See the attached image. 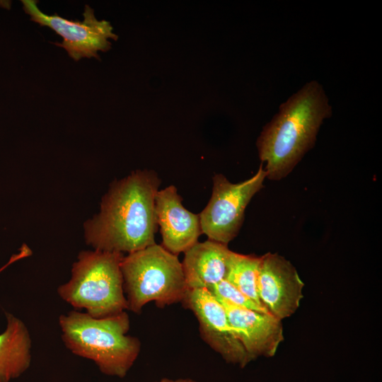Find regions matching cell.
<instances>
[{
    "instance_id": "2",
    "label": "cell",
    "mask_w": 382,
    "mask_h": 382,
    "mask_svg": "<svg viewBox=\"0 0 382 382\" xmlns=\"http://www.w3.org/2000/svg\"><path fill=\"white\" fill-rule=\"evenodd\" d=\"M332 109L322 86L315 81L304 85L279 107V112L263 128L257 141L267 178L279 180L289 175L316 137Z\"/></svg>"
},
{
    "instance_id": "8",
    "label": "cell",
    "mask_w": 382,
    "mask_h": 382,
    "mask_svg": "<svg viewBox=\"0 0 382 382\" xmlns=\"http://www.w3.org/2000/svg\"><path fill=\"white\" fill-rule=\"evenodd\" d=\"M182 302L197 319L202 340L226 362L244 368L251 361L237 338L224 306L208 289L187 290Z\"/></svg>"
},
{
    "instance_id": "5",
    "label": "cell",
    "mask_w": 382,
    "mask_h": 382,
    "mask_svg": "<svg viewBox=\"0 0 382 382\" xmlns=\"http://www.w3.org/2000/svg\"><path fill=\"white\" fill-rule=\"evenodd\" d=\"M120 267L127 310L134 313L151 301L159 308L183 301L187 291L178 255L161 245L128 253Z\"/></svg>"
},
{
    "instance_id": "3",
    "label": "cell",
    "mask_w": 382,
    "mask_h": 382,
    "mask_svg": "<svg viewBox=\"0 0 382 382\" xmlns=\"http://www.w3.org/2000/svg\"><path fill=\"white\" fill-rule=\"evenodd\" d=\"M62 338L74 354L93 361L104 374L124 378L141 351V342L127 335L126 311L103 318L71 311L59 317Z\"/></svg>"
},
{
    "instance_id": "10",
    "label": "cell",
    "mask_w": 382,
    "mask_h": 382,
    "mask_svg": "<svg viewBox=\"0 0 382 382\" xmlns=\"http://www.w3.org/2000/svg\"><path fill=\"white\" fill-rule=\"evenodd\" d=\"M155 209L162 238L161 245L164 248L178 255L198 242L202 233L199 215L183 205L182 198L174 185L158 191Z\"/></svg>"
},
{
    "instance_id": "7",
    "label": "cell",
    "mask_w": 382,
    "mask_h": 382,
    "mask_svg": "<svg viewBox=\"0 0 382 382\" xmlns=\"http://www.w3.org/2000/svg\"><path fill=\"white\" fill-rule=\"evenodd\" d=\"M23 10L30 20L42 26H47L62 37L63 41L54 44L63 47L69 57L76 61L83 57H95L100 59L98 51L110 49L108 39L117 40L112 28L106 21H98L93 9L86 5L83 21H73L57 14L52 16L42 13L34 0H22Z\"/></svg>"
},
{
    "instance_id": "11",
    "label": "cell",
    "mask_w": 382,
    "mask_h": 382,
    "mask_svg": "<svg viewBox=\"0 0 382 382\" xmlns=\"http://www.w3.org/2000/svg\"><path fill=\"white\" fill-rule=\"evenodd\" d=\"M219 301V300H218ZM251 361L273 357L284 340L282 320L270 313L257 312L219 301Z\"/></svg>"
},
{
    "instance_id": "1",
    "label": "cell",
    "mask_w": 382,
    "mask_h": 382,
    "mask_svg": "<svg viewBox=\"0 0 382 382\" xmlns=\"http://www.w3.org/2000/svg\"><path fill=\"white\" fill-rule=\"evenodd\" d=\"M161 180L152 170H137L115 181L100 212L85 224V237L95 250L132 253L155 244V199Z\"/></svg>"
},
{
    "instance_id": "12",
    "label": "cell",
    "mask_w": 382,
    "mask_h": 382,
    "mask_svg": "<svg viewBox=\"0 0 382 382\" xmlns=\"http://www.w3.org/2000/svg\"><path fill=\"white\" fill-rule=\"evenodd\" d=\"M231 252L227 245L209 239L186 250L181 263L187 290L209 289L226 279Z\"/></svg>"
},
{
    "instance_id": "13",
    "label": "cell",
    "mask_w": 382,
    "mask_h": 382,
    "mask_svg": "<svg viewBox=\"0 0 382 382\" xmlns=\"http://www.w3.org/2000/svg\"><path fill=\"white\" fill-rule=\"evenodd\" d=\"M6 327L0 334V382H10L23 374L31 362V338L25 324L6 313Z\"/></svg>"
},
{
    "instance_id": "9",
    "label": "cell",
    "mask_w": 382,
    "mask_h": 382,
    "mask_svg": "<svg viewBox=\"0 0 382 382\" xmlns=\"http://www.w3.org/2000/svg\"><path fill=\"white\" fill-rule=\"evenodd\" d=\"M304 284L294 266L277 253L260 257L258 295L262 306L279 320L294 314L303 298Z\"/></svg>"
},
{
    "instance_id": "6",
    "label": "cell",
    "mask_w": 382,
    "mask_h": 382,
    "mask_svg": "<svg viewBox=\"0 0 382 382\" xmlns=\"http://www.w3.org/2000/svg\"><path fill=\"white\" fill-rule=\"evenodd\" d=\"M265 178L262 163L253 176L238 183H232L222 174H216L211 198L199 214L202 233L209 240L228 245L238 235L245 209L262 188Z\"/></svg>"
},
{
    "instance_id": "14",
    "label": "cell",
    "mask_w": 382,
    "mask_h": 382,
    "mask_svg": "<svg viewBox=\"0 0 382 382\" xmlns=\"http://www.w3.org/2000/svg\"><path fill=\"white\" fill-rule=\"evenodd\" d=\"M260 265V257L231 251L226 279L243 294L263 306L258 295Z\"/></svg>"
},
{
    "instance_id": "16",
    "label": "cell",
    "mask_w": 382,
    "mask_h": 382,
    "mask_svg": "<svg viewBox=\"0 0 382 382\" xmlns=\"http://www.w3.org/2000/svg\"><path fill=\"white\" fill-rule=\"evenodd\" d=\"M155 382H198L195 380H193L192 378H177V379H171V378H161L160 381H155Z\"/></svg>"
},
{
    "instance_id": "15",
    "label": "cell",
    "mask_w": 382,
    "mask_h": 382,
    "mask_svg": "<svg viewBox=\"0 0 382 382\" xmlns=\"http://www.w3.org/2000/svg\"><path fill=\"white\" fill-rule=\"evenodd\" d=\"M208 290L219 301H226L235 306L257 312L270 313L265 307L258 305L254 301L243 294L226 279H224L214 284Z\"/></svg>"
},
{
    "instance_id": "4",
    "label": "cell",
    "mask_w": 382,
    "mask_h": 382,
    "mask_svg": "<svg viewBox=\"0 0 382 382\" xmlns=\"http://www.w3.org/2000/svg\"><path fill=\"white\" fill-rule=\"evenodd\" d=\"M124 254L82 251L74 263L70 279L57 289L62 299L88 315L103 318L127 310L121 262Z\"/></svg>"
}]
</instances>
